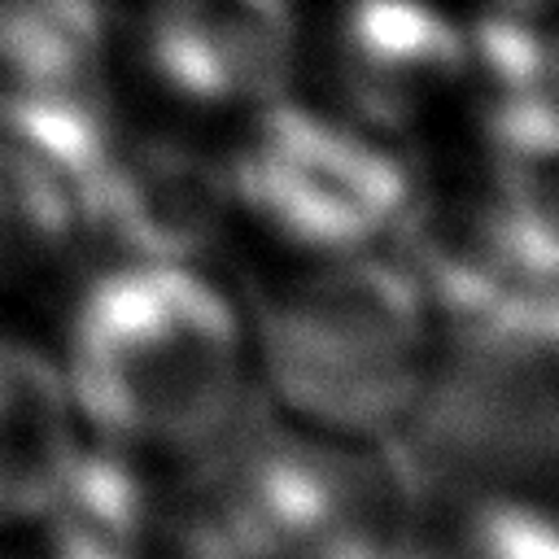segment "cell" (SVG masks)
Returning <instances> with one entry per match:
<instances>
[{"instance_id": "1", "label": "cell", "mask_w": 559, "mask_h": 559, "mask_svg": "<svg viewBox=\"0 0 559 559\" xmlns=\"http://www.w3.org/2000/svg\"><path fill=\"white\" fill-rule=\"evenodd\" d=\"M31 332L92 450L175 463L258 411L249 310L205 253H87Z\"/></svg>"}, {"instance_id": "2", "label": "cell", "mask_w": 559, "mask_h": 559, "mask_svg": "<svg viewBox=\"0 0 559 559\" xmlns=\"http://www.w3.org/2000/svg\"><path fill=\"white\" fill-rule=\"evenodd\" d=\"M258 406L328 437L397 445L441 354V306L406 245L240 288Z\"/></svg>"}, {"instance_id": "3", "label": "cell", "mask_w": 559, "mask_h": 559, "mask_svg": "<svg viewBox=\"0 0 559 559\" xmlns=\"http://www.w3.org/2000/svg\"><path fill=\"white\" fill-rule=\"evenodd\" d=\"M397 445L249 411L218 445L157 463L166 559H367L415 520Z\"/></svg>"}, {"instance_id": "4", "label": "cell", "mask_w": 559, "mask_h": 559, "mask_svg": "<svg viewBox=\"0 0 559 559\" xmlns=\"http://www.w3.org/2000/svg\"><path fill=\"white\" fill-rule=\"evenodd\" d=\"M406 210L402 144L284 92L258 105L218 153L205 258L245 288L393 249L406 236Z\"/></svg>"}, {"instance_id": "5", "label": "cell", "mask_w": 559, "mask_h": 559, "mask_svg": "<svg viewBox=\"0 0 559 559\" xmlns=\"http://www.w3.org/2000/svg\"><path fill=\"white\" fill-rule=\"evenodd\" d=\"M441 354L397 454L437 489L555 493L559 301L441 310Z\"/></svg>"}, {"instance_id": "6", "label": "cell", "mask_w": 559, "mask_h": 559, "mask_svg": "<svg viewBox=\"0 0 559 559\" xmlns=\"http://www.w3.org/2000/svg\"><path fill=\"white\" fill-rule=\"evenodd\" d=\"M297 35L284 0H157L140 35V70L157 114L118 131L218 157L231 131L288 92Z\"/></svg>"}, {"instance_id": "7", "label": "cell", "mask_w": 559, "mask_h": 559, "mask_svg": "<svg viewBox=\"0 0 559 559\" xmlns=\"http://www.w3.org/2000/svg\"><path fill=\"white\" fill-rule=\"evenodd\" d=\"M472 83V44L432 0H349L328 44L323 109L411 144L454 114Z\"/></svg>"}, {"instance_id": "8", "label": "cell", "mask_w": 559, "mask_h": 559, "mask_svg": "<svg viewBox=\"0 0 559 559\" xmlns=\"http://www.w3.org/2000/svg\"><path fill=\"white\" fill-rule=\"evenodd\" d=\"M83 454L61 380L31 328L0 319V537L35 524Z\"/></svg>"}, {"instance_id": "9", "label": "cell", "mask_w": 559, "mask_h": 559, "mask_svg": "<svg viewBox=\"0 0 559 559\" xmlns=\"http://www.w3.org/2000/svg\"><path fill=\"white\" fill-rule=\"evenodd\" d=\"M83 258L79 192L52 166L0 140V319L31 328Z\"/></svg>"}, {"instance_id": "10", "label": "cell", "mask_w": 559, "mask_h": 559, "mask_svg": "<svg viewBox=\"0 0 559 559\" xmlns=\"http://www.w3.org/2000/svg\"><path fill=\"white\" fill-rule=\"evenodd\" d=\"M415 515L428 559H559L555 493L419 485Z\"/></svg>"}, {"instance_id": "11", "label": "cell", "mask_w": 559, "mask_h": 559, "mask_svg": "<svg viewBox=\"0 0 559 559\" xmlns=\"http://www.w3.org/2000/svg\"><path fill=\"white\" fill-rule=\"evenodd\" d=\"M415 511H419V502H415ZM367 559H428V550H424V537H419V515L393 537V542H384L380 550H371Z\"/></svg>"}, {"instance_id": "12", "label": "cell", "mask_w": 559, "mask_h": 559, "mask_svg": "<svg viewBox=\"0 0 559 559\" xmlns=\"http://www.w3.org/2000/svg\"><path fill=\"white\" fill-rule=\"evenodd\" d=\"M542 4H546V0H507L502 9H524V13H537Z\"/></svg>"}, {"instance_id": "13", "label": "cell", "mask_w": 559, "mask_h": 559, "mask_svg": "<svg viewBox=\"0 0 559 559\" xmlns=\"http://www.w3.org/2000/svg\"><path fill=\"white\" fill-rule=\"evenodd\" d=\"M0 559H9V555H4V546H0Z\"/></svg>"}]
</instances>
